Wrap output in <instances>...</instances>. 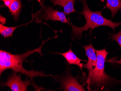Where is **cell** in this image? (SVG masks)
I'll return each instance as SVG.
<instances>
[{"mask_svg":"<svg viewBox=\"0 0 121 91\" xmlns=\"http://www.w3.org/2000/svg\"><path fill=\"white\" fill-rule=\"evenodd\" d=\"M112 38V41H115L119 44L121 48V30L118 33L115 34L108 33Z\"/></svg>","mask_w":121,"mask_h":91,"instance_id":"13","label":"cell"},{"mask_svg":"<svg viewBox=\"0 0 121 91\" xmlns=\"http://www.w3.org/2000/svg\"><path fill=\"white\" fill-rule=\"evenodd\" d=\"M3 2V4L1 6V7H8L11 6V5L14 1V0H0Z\"/></svg>","mask_w":121,"mask_h":91,"instance_id":"14","label":"cell"},{"mask_svg":"<svg viewBox=\"0 0 121 91\" xmlns=\"http://www.w3.org/2000/svg\"><path fill=\"white\" fill-rule=\"evenodd\" d=\"M22 25H23L15 26H7L0 23V34L5 38H6L7 37H13L14 31L17 28Z\"/></svg>","mask_w":121,"mask_h":91,"instance_id":"12","label":"cell"},{"mask_svg":"<svg viewBox=\"0 0 121 91\" xmlns=\"http://www.w3.org/2000/svg\"><path fill=\"white\" fill-rule=\"evenodd\" d=\"M96 53L97 56L96 65L93 70L89 71L86 81L88 89L91 86L103 89L106 86L113 83L114 80L105 72V60L108 52L104 48L96 50Z\"/></svg>","mask_w":121,"mask_h":91,"instance_id":"3","label":"cell"},{"mask_svg":"<svg viewBox=\"0 0 121 91\" xmlns=\"http://www.w3.org/2000/svg\"><path fill=\"white\" fill-rule=\"evenodd\" d=\"M109 62L112 63H116L118 64H121V57L119 60L111 59V60H109Z\"/></svg>","mask_w":121,"mask_h":91,"instance_id":"16","label":"cell"},{"mask_svg":"<svg viewBox=\"0 0 121 91\" xmlns=\"http://www.w3.org/2000/svg\"><path fill=\"white\" fill-rule=\"evenodd\" d=\"M41 9L34 14H32L33 19H36L37 22H47L49 20L59 21L64 23L69 24V21L65 13L62 11L54 9L53 7L41 5Z\"/></svg>","mask_w":121,"mask_h":91,"instance_id":"4","label":"cell"},{"mask_svg":"<svg viewBox=\"0 0 121 91\" xmlns=\"http://www.w3.org/2000/svg\"><path fill=\"white\" fill-rule=\"evenodd\" d=\"M86 52V55L87 57L88 61L86 64L83 65V68L91 71L95 66L97 61L96 50L94 48L92 44L89 45L83 46Z\"/></svg>","mask_w":121,"mask_h":91,"instance_id":"7","label":"cell"},{"mask_svg":"<svg viewBox=\"0 0 121 91\" xmlns=\"http://www.w3.org/2000/svg\"><path fill=\"white\" fill-rule=\"evenodd\" d=\"M47 40L43 41V43L38 48L32 50H28L25 53L22 54L13 55L6 51L0 50V74L8 69H11L13 72L19 73L30 78L31 80L33 78L37 77H45L49 76V75H45L41 71L32 70H28L25 69L23 66V63L26 59L27 57L34 53H39L43 55L41 53L42 47Z\"/></svg>","mask_w":121,"mask_h":91,"instance_id":"1","label":"cell"},{"mask_svg":"<svg viewBox=\"0 0 121 91\" xmlns=\"http://www.w3.org/2000/svg\"><path fill=\"white\" fill-rule=\"evenodd\" d=\"M105 8H108L113 18L119 11L121 9V0H106Z\"/></svg>","mask_w":121,"mask_h":91,"instance_id":"11","label":"cell"},{"mask_svg":"<svg viewBox=\"0 0 121 91\" xmlns=\"http://www.w3.org/2000/svg\"><path fill=\"white\" fill-rule=\"evenodd\" d=\"M105 0H100V2H102V3H103V2Z\"/></svg>","mask_w":121,"mask_h":91,"instance_id":"18","label":"cell"},{"mask_svg":"<svg viewBox=\"0 0 121 91\" xmlns=\"http://www.w3.org/2000/svg\"><path fill=\"white\" fill-rule=\"evenodd\" d=\"M83 5V11L80 14L84 16L86 21L85 24L82 27H78L70 22L71 26L73 39H81L83 32L90 29L91 33L94 28L101 26H108L111 28L115 32L116 27L121 25V22H114L110 19H106L103 16L101 11H92L89 8L86 0H79Z\"/></svg>","mask_w":121,"mask_h":91,"instance_id":"2","label":"cell"},{"mask_svg":"<svg viewBox=\"0 0 121 91\" xmlns=\"http://www.w3.org/2000/svg\"><path fill=\"white\" fill-rule=\"evenodd\" d=\"M0 22L2 24H6V19L5 17L2 16V15H0Z\"/></svg>","mask_w":121,"mask_h":91,"instance_id":"15","label":"cell"},{"mask_svg":"<svg viewBox=\"0 0 121 91\" xmlns=\"http://www.w3.org/2000/svg\"><path fill=\"white\" fill-rule=\"evenodd\" d=\"M62 87L65 91H86L83 86L79 83L76 78L69 76L63 79L61 81Z\"/></svg>","mask_w":121,"mask_h":91,"instance_id":"6","label":"cell"},{"mask_svg":"<svg viewBox=\"0 0 121 91\" xmlns=\"http://www.w3.org/2000/svg\"><path fill=\"white\" fill-rule=\"evenodd\" d=\"M38 0L39 1L40 6L43 5H44V2L45 0Z\"/></svg>","mask_w":121,"mask_h":91,"instance_id":"17","label":"cell"},{"mask_svg":"<svg viewBox=\"0 0 121 91\" xmlns=\"http://www.w3.org/2000/svg\"><path fill=\"white\" fill-rule=\"evenodd\" d=\"M55 54H59L61 55L65 58L68 63L70 65H76L79 67L81 71H82V68H83V65L81 62L83 61H86V60H83L78 57L74 52L72 51L71 47H70L69 50L68 51L65 53H55Z\"/></svg>","mask_w":121,"mask_h":91,"instance_id":"8","label":"cell"},{"mask_svg":"<svg viewBox=\"0 0 121 91\" xmlns=\"http://www.w3.org/2000/svg\"><path fill=\"white\" fill-rule=\"evenodd\" d=\"M76 0H50L54 6H61L64 9V13L68 15L71 13L77 12L74 8Z\"/></svg>","mask_w":121,"mask_h":91,"instance_id":"9","label":"cell"},{"mask_svg":"<svg viewBox=\"0 0 121 91\" xmlns=\"http://www.w3.org/2000/svg\"><path fill=\"white\" fill-rule=\"evenodd\" d=\"M17 73L13 72L9 77L7 81L3 82L1 85L9 87L13 91H26L28 87L31 85L30 81L27 79L25 81L22 80L21 75H17Z\"/></svg>","mask_w":121,"mask_h":91,"instance_id":"5","label":"cell"},{"mask_svg":"<svg viewBox=\"0 0 121 91\" xmlns=\"http://www.w3.org/2000/svg\"><path fill=\"white\" fill-rule=\"evenodd\" d=\"M23 7L22 0H14L9 8V13L13 16L16 21L19 19V16Z\"/></svg>","mask_w":121,"mask_h":91,"instance_id":"10","label":"cell"},{"mask_svg":"<svg viewBox=\"0 0 121 91\" xmlns=\"http://www.w3.org/2000/svg\"><path fill=\"white\" fill-rule=\"evenodd\" d=\"M32 0H29V1L30 2V1H32Z\"/></svg>","mask_w":121,"mask_h":91,"instance_id":"19","label":"cell"}]
</instances>
